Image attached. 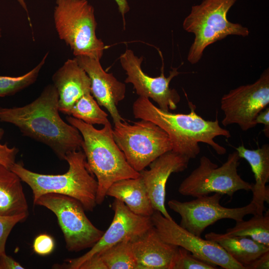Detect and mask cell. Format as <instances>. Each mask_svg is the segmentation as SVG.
I'll use <instances>...</instances> for the list:
<instances>
[{
    "label": "cell",
    "mask_w": 269,
    "mask_h": 269,
    "mask_svg": "<svg viewBox=\"0 0 269 269\" xmlns=\"http://www.w3.org/2000/svg\"><path fill=\"white\" fill-rule=\"evenodd\" d=\"M205 237L218 244L233 259L244 267L269 251V247L247 237H230L211 232L206 234Z\"/></svg>",
    "instance_id": "22"
},
{
    "label": "cell",
    "mask_w": 269,
    "mask_h": 269,
    "mask_svg": "<svg viewBox=\"0 0 269 269\" xmlns=\"http://www.w3.org/2000/svg\"><path fill=\"white\" fill-rule=\"evenodd\" d=\"M235 149L240 157L249 163L254 173L255 183L251 189L252 201L257 206V214H263L265 202L269 203V188L266 185L269 181V145L266 143L256 149H249L242 144Z\"/></svg>",
    "instance_id": "19"
},
{
    "label": "cell",
    "mask_w": 269,
    "mask_h": 269,
    "mask_svg": "<svg viewBox=\"0 0 269 269\" xmlns=\"http://www.w3.org/2000/svg\"><path fill=\"white\" fill-rule=\"evenodd\" d=\"M116 2L119 11L124 17L125 14L129 11L130 7L127 0H114Z\"/></svg>",
    "instance_id": "35"
},
{
    "label": "cell",
    "mask_w": 269,
    "mask_h": 269,
    "mask_svg": "<svg viewBox=\"0 0 269 269\" xmlns=\"http://www.w3.org/2000/svg\"><path fill=\"white\" fill-rule=\"evenodd\" d=\"M236 0H204L192 6L182 24L186 31L195 35L187 58L191 64L198 63L205 48L217 41L229 35H249L247 27L228 20V12Z\"/></svg>",
    "instance_id": "5"
},
{
    "label": "cell",
    "mask_w": 269,
    "mask_h": 269,
    "mask_svg": "<svg viewBox=\"0 0 269 269\" xmlns=\"http://www.w3.org/2000/svg\"><path fill=\"white\" fill-rule=\"evenodd\" d=\"M112 208L114 211L112 222L101 238L88 252L77 258L66 259L62 265H57L59 268L78 269L94 255L125 239L132 241L153 226L150 217L134 214L118 199H115Z\"/></svg>",
    "instance_id": "14"
},
{
    "label": "cell",
    "mask_w": 269,
    "mask_h": 269,
    "mask_svg": "<svg viewBox=\"0 0 269 269\" xmlns=\"http://www.w3.org/2000/svg\"><path fill=\"white\" fill-rule=\"evenodd\" d=\"M48 55V52H47L38 64L22 75L17 77L0 76V97L13 95L35 83Z\"/></svg>",
    "instance_id": "26"
},
{
    "label": "cell",
    "mask_w": 269,
    "mask_h": 269,
    "mask_svg": "<svg viewBox=\"0 0 269 269\" xmlns=\"http://www.w3.org/2000/svg\"><path fill=\"white\" fill-rule=\"evenodd\" d=\"M78 269H107L98 254H95L83 262Z\"/></svg>",
    "instance_id": "31"
},
{
    "label": "cell",
    "mask_w": 269,
    "mask_h": 269,
    "mask_svg": "<svg viewBox=\"0 0 269 269\" xmlns=\"http://www.w3.org/2000/svg\"><path fill=\"white\" fill-rule=\"evenodd\" d=\"M248 221H236L235 226L228 229L226 236H243L269 247V211L265 214H255Z\"/></svg>",
    "instance_id": "23"
},
{
    "label": "cell",
    "mask_w": 269,
    "mask_h": 269,
    "mask_svg": "<svg viewBox=\"0 0 269 269\" xmlns=\"http://www.w3.org/2000/svg\"><path fill=\"white\" fill-rule=\"evenodd\" d=\"M55 247V243L51 236L42 234L37 236L34 240L33 248L34 251L40 256L50 254Z\"/></svg>",
    "instance_id": "30"
},
{
    "label": "cell",
    "mask_w": 269,
    "mask_h": 269,
    "mask_svg": "<svg viewBox=\"0 0 269 269\" xmlns=\"http://www.w3.org/2000/svg\"><path fill=\"white\" fill-rule=\"evenodd\" d=\"M190 159L172 150L167 151L151 162L149 169L139 172L154 211L165 218L172 219L165 206L166 185L172 173L183 171Z\"/></svg>",
    "instance_id": "16"
},
{
    "label": "cell",
    "mask_w": 269,
    "mask_h": 269,
    "mask_svg": "<svg viewBox=\"0 0 269 269\" xmlns=\"http://www.w3.org/2000/svg\"><path fill=\"white\" fill-rule=\"evenodd\" d=\"M59 112L58 94L50 84L29 104L0 107V121L15 126L23 135L47 145L60 160H65L69 152L81 149L83 140L80 132L64 121Z\"/></svg>",
    "instance_id": "1"
},
{
    "label": "cell",
    "mask_w": 269,
    "mask_h": 269,
    "mask_svg": "<svg viewBox=\"0 0 269 269\" xmlns=\"http://www.w3.org/2000/svg\"><path fill=\"white\" fill-rule=\"evenodd\" d=\"M240 158L235 150L228 155L221 166H218L206 156H201L198 167L180 184L178 192L194 197L211 193L232 197L239 190H251L253 183L245 181L238 173Z\"/></svg>",
    "instance_id": "8"
},
{
    "label": "cell",
    "mask_w": 269,
    "mask_h": 269,
    "mask_svg": "<svg viewBox=\"0 0 269 269\" xmlns=\"http://www.w3.org/2000/svg\"><path fill=\"white\" fill-rule=\"evenodd\" d=\"M120 60L127 75L125 83L132 84L139 97L151 99L159 108L165 111L177 108L180 97L176 90L170 88L169 84L174 77L180 74L177 68H172L169 76L166 77L163 65L160 75L152 77L141 69L143 57L136 56L132 50L126 49L120 56Z\"/></svg>",
    "instance_id": "13"
},
{
    "label": "cell",
    "mask_w": 269,
    "mask_h": 269,
    "mask_svg": "<svg viewBox=\"0 0 269 269\" xmlns=\"http://www.w3.org/2000/svg\"><path fill=\"white\" fill-rule=\"evenodd\" d=\"M53 18L59 38L75 57L101 59L106 46L96 36L94 8L87 0H56Z\"/></svg>",
    "instance_id": "6"
},
{
    "label": "cell",
    "mask_w": 269,
    "mask_h": 269,
    "mask_svg": "<svg viewBox=\"0 0 269 269\" xmlns=\"http://www.w3.org/2000/svg\"><path fill=\"white\" fill-rule=\"evenodd\" d=\"M70 116L91 125L104 126L110 122L108 115L100 108L91 93L84 95L74 104Z\"/></svg>",
    "instance_id": "25"
},
{
    "label": "cell",
    "mask_w": 269,
    "mask_h": 269,
    "mask_svg": "<svg viewBox=\"0 0 269 269\" xmlns=\"http://www.w3.org/2000/svg\"><path fill=\"white\" fill-rule=\"evenodd\" d=\"M245 267L246 269H269V251L263 254Z\"/></svg>",
    "instance_id": "32"
},
{
    "label": "cell",
    "mask_w": 269,
    "mask_h": 269,
    "mask_svg": "<svg viewBox=\"0 0 269 269\" xmlns=\"http://www.w3.org/2000/svg\"><path fill=\"white\" fill-rule=\"evenodd\" d=\"M114 125V140L129 164L137 172L172 149L167 134L150 121L140 119L130 124L124 120Z\"/></svg>",
    "instance_id": "7"
},
{
    "label": "cell",
    "mask_w": 269,
    "mask_h": 269,
    "mask_svg": "<svg viewBox=\"0 0 269 269\" xmlns=\"http://www.w3.org/2000/svg\"><path fill=\"white\" fill-rule=\"evenodd\" d=\"M17 0L19 2V3H20V4L21 5L22 8L26 12L27 16V19H28V21H30V17L29 16L27 6H26V3L25 2V0Z\"/></svg>",
    "instance_id": "36"
},
{
    "label": "cell",
    "mask_w": 269,
    "mask_h": 269,
    "mask_svg": "<svg viewBox=\"0 0 269 269\" xmlns=\"http://www.w3.org/2000/svg\"><path fill=\"white\" fill-rule=\"evenodd\" d=\"M75 58L90 78L91 94L99 105L109 112L114 124L124 121L117 107L125 97V84L106 72L100 60L86 56Z\"/></svg>",
    "instance_id": "15"
},
{
    "label": "cell",
    "mask_w": 269,
    "mask_h": 269,
    "mask_svg": "<svg viewBox=\"0 0 269 269\" xmlns=\"http://www.w3.org/2000/svg\"><path fill=\"white\" fill-rule=\"evenodd\" d=\"M66 119L82 136L81 148L86 156L88 168L98 182L97 205L103 203L107 190L114 183L140 176L139 172L129 164L116 143L110 122L99 130L71 116H67Z\"/></svg>",
    "instance_id": "3"
},
{
    "label": "cell",
    "mask_w": 269,
    "mask_h": 269,
    "mask_svg": "<svg viewBox=\"0 0 269 269\" xmlns=\"http://www.w3.org/2000/svg\"><path fill=\"white\" fill-rule=\"evenodd\" d=\"M52 80L58 94L59 111L67 116L82 96L91 93L90 79L75 58L66 61L53 74Z\"/></svg>",
    "instance_id": "17"
},
{
    "label": "cell",
    "mask_w": 269,
    "mask_h": 269,
    "mask_svg": "<svg viewBox=\"0 0 269 269\" xmlns=\"http://www.w3.org/2000/svg\"><path fill=\"white\" fill-rule=\"evenodd\" d=\"M4 134V130L0 128V164L10 168L15 162L19 149L15 146L9 147L7 143H1Z\"/></svg>",
    "instance_id": "29"
},
{
    "label": "cell",
    "mask_w": 269,
    "mask_h": 269,
    "mask_svg": "<svg viewBox=\"0 0 269 269\" xmlns=\"http://www.w3.org/2000/svg\"><path fill=\"white\" fill-rule=\"evenodd\" d=\"M153 226L165 242L182 247L198 258L225 269H245L216 242L203 239L181 227L172 219L154 211L150 217Z\"/></svg>",
    "instance_id": "12"
},
{
    "label": "cell",
    "mask_w": 269,
    "mask_h": 269,
    "mask_svg": "<svg viewBox=\"0 0 269 269\" xmlns=\"http://www.w3.org/2000/svg\"><path fill=\"white\" fill-rule=\"evenodd\" d=\"M1 29L0 28V38L1 37Z\"/></svg>",
    "instance_id": "37"
},
{
    "label": "cell",
    "mask_w": 269,
    "mask_h": 269,
    "mask_svg": "<svg viewBox=\"0 0 269 269\" xmlns=\"http://www.w3.org/2000/svg\"><path fill=\"white\" fill-rule=\"evenodd\" d=\"M107 269H137L131 240L125 239L97 253Z\"/></svg>",
    "instance_id": "24"
},
{
    "label": "cell",
    "mask_w": 269,
    "mask_h": 269,
    "mask_svg": "<svg viewBox=\"0 0 269 269\" xmlns=\"http://www.w3.org/2000/svg\"><path fill=\"white\" fill-rule=\"evenodd\" d=\"M106 196L122 201L137 215L150 217L154 211L140 176L114 183L107 190Z\"/></svg>",
    "instance_id": "20"
},
{
    "label": "cell",
    "mask_w": 269,
    "mask_h": 269,
    "mask_svg": "<svg viewBox=\"0 0 269 269\" xmlns=\"http://www.w3.org/2000/svg\"><path fill=\"white\" fill-rule=\"evenodd\" d=\"M255 123L257 125L262 124L264 125L263 132L265 135L269 137V107L266 108L259 113L256 117Z\"/></svg>",
    "instance_id": "33"
},
{
    "label": "cell",
    "mask_w": 269,
    "mask_h": 269,
    "mask_svg": "<svg viewBox=\"0 0 269 269\" xmlns=\"http://www.w3.org/2000/svg\"><path fill=\"white\" fill-rule=\"evenodd\" d=\"M269 104V70H265L252 84L240 86L224 95L221 109L224 117V126L237 124L243 131L257 125L255 120L260 112Z\"/></svg>",
    "instance_id": "11"
},
{
    "label": "cell",
    "mask_w": 269,
    "mask_h": 269,
    "mask_svg": "<svg viewBox=\"0 0 269 269\" xmlns=\"http://www.w3.org/2000/svg\"><path fill=\"white\" fill-rule=\"evenodd\" d=\"M22 182L10 168L0 164V216L28 215Z\"/></svg>",
    "instance_id": "21"
},
{
    "label": "cell",
    "mask_w": 269,
    "mask_h": 269,
    "mask_svg": "<svg viewBox=\"0 0 269 269\" xmlns=\"http://www.w3.org/2000/svg\"><path fill=\"white\" fill-rule=\"evenodd\" d=\"M33 205L44 207L55 215L70 252L91 248L104 233L90 221L81 203L71 197L49 193L39 197Z\"/></svg>",
    "instance_id": "9"
},
{
    "label": "cell",
    "mask_w": 269,
    "mask_h": 269,
    "mask_svg": "<svg viewBox=\"0 0 269 269\" xmlns=\"http://www.w3.org/2000/svg\"><path fill=\"white\" fill-rule=\"evenodd\" d=\"M27 216L26 214L10 217L0 216V257L6 255V243L12 229L18 223L25 220Z\"/></svg>",
    "instance_id": "28"
},
{
    "label": "cell",
    "mask_w": 269,
    "mask_h": 269,
    "mask_svg": "<svg viewBox=\"0 0 269 269\" xmlns=\"http://www.w3.org/2000/svg\"><path fill=\"white\" fill-rule=\"evenodd\" d=\"M187 100L189 113L176 114L163 111L148 98L139 97L133 104V112L135 118L150 121L163 129L170 139L172 150L190 159L199 154L200 142L210 145L218 154H225L226 149L214 139L219 136L228 138L230 132L220 126L217 117L208 121L198 115L195 105Z\"/></svg>",
    "instance_id": "2"
},
{
    "label": "cell",
    "mask_w": 269,
    "mask_h": 269,
    "mask_svg": "<svg viewBox=\"0 0 269 269\" xmlns=\"http://www.w3.org/2000/svg\"><path fill=\"white\" fill-rule=\"evenodd\" d=\"M131 243L137 269H171L178 247L163 240L153 226Z\"/></svg>",
    "instance_id": "18"
},
{
    "label": "cell",
    "mask_w": 269,
    "mask_h": 269,
    "mask_svg": "<svg viewBox=\"0 0 269 269\" xmlns=\"http://www.w3.org/2000/svg\"><path fill=\"white\" fill-rule=\"evenodd\" d=\"M222 196L215 193L187 202L171 199L168 202V205L181 216L179 225L198 236H201L206 228L220 220L241 221L247 215L257 214V206L252 201L245 206L227 208L220 203Z\"/></svg>",
    "instance_id": "10"
},
{
    "label": "cell",
    "mask_w": 269,
    "mask_h": 269,
    "mask_svg": "<svg viewBox=\"0 0 269 269\" xmlns=\"http://www.w3.org/2000/svg\"><path fill=\"white\" fill-rule=\"evenodd\" d=\"M18 262L11 257L5 255L0 257V269H23Z\"/></svg>",
    "instance_id": "34"
},
{
    "label": "cell",
    "mask_w": 269,
    "mask_h": 269,
    "mask_svg": "<svg viewBox=\"0 0 269 269\" xmlns=\"http://www.w3.org/2000/svg\"><path fill=\"white\" fill-rule=\"evenodd\" d=\"M216 266L209 264L193 255L185 249L178 247L171 269H215Z\"/></svg>",
    "instance_id": "27"
},
{
    "label": "cell",
    "mask_w": 269,
    "mask_h": 269,
    "mask_svg": "<svg viewBox=\"0 0 269 269\" xmlns=\"http://www.w3.org/2000/svg\"><path fill=\"white\" fill-rule=\"evenodd\" d=\"M68 170L61 174L36 173L15 162L10 169L31 188L34 203L41 196L53 193L67 195L79 201L85 211L92 212L97 204L98 182L89 171L86 156L81 149L69 152L65 157Z\"/></svg>",
    "instance_id": "4"
}]
</instances>
